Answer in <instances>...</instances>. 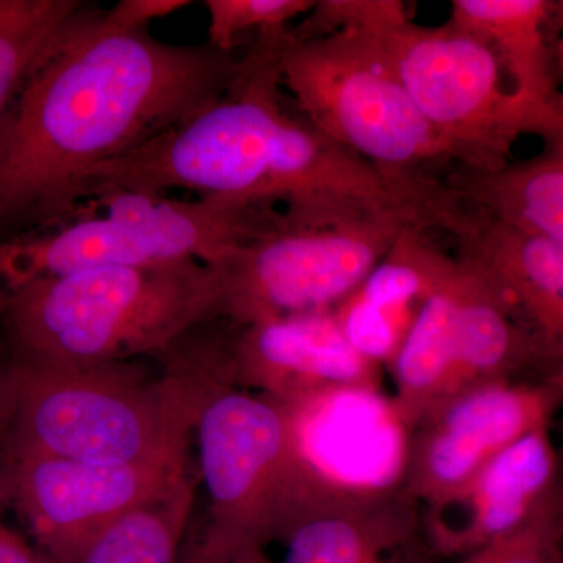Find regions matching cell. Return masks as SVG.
Returning <instances> with one entry per match:
<instances>
[{
    "label": "cell",
    "instance_id": "6da1fadb",
    "mask_svg": "<svg viewBox=\"0 0 563 563\" xmlns=\"http://www.w3.org/2000/svg\"><path fill=\"white\" fill-rule=\"evenodd\" d=\"M240 57L155 38L128 0L87 5L40 55L0 124V243L60 228L84 181L201 113Z\"/></svg>",
    "mask_w": 563,
    "mask_h": 563
},
{
    "label": "cell",
    "instance_id": "7a4b0ae2",
    "mask_svg": "<svg viewBox=\"0 0 563 563\" xmlns=\"http://www.w3.org/2000/svg\"><path fill=\"white\" fill-rule=\"evenodd\" d=\"M276 38L252 41L225 95L179 128L103 163L84 181L85 199L111 190H190L258 207L284 206L310 224L406 214L437 231L442 181L387 176L285 109L274 63Z\"/></svg>",
    "mask_w": 563,
    "mask_h": 563
},
{
    "label": "cell",
    "instance_id": "3957f363",
    "mask_svg": "<svg viewBox=\"0 0 563 563\" xmlns=\"http://www.w3.org/2000/svg\"><path fill=\"white\" fill-rule=\"evenodd\" d=\"M214 318H222L220 276L199 261L87 269L0 299V335L27 369L155 361Z\"/></svg>",
    "mask_w": 563,
    "mask_h": 563
},
{
    "label": "cell",
    "instance_id": "277c9868",
    "mask_svg": "<svg viewBox=\"0 0 563 563\" xmlns=\"http://www.w3.org/2000/svg\"><path fill=\"white\" fill-rule=\"evenodd\" d=\"M158 372L143 361L88 368H20L16 415L0 451L96 465L188 454L206 387L198 362L168 352Z\"/></svg>",
    "mask_w": 563,
    "mask_h": 563
},
{
    "label": "cell",
    "instance_id": "5b68a950",
    "mask_svg": "<svg viewBox=\"0 0 563 563\" xmlns=\"http://www.w3.org/2000/svg\"><path fill=\"white\" fill-rule=\"evenodd\" d=\"M313 13L346 21L383 44L417 109L450 151L459 169L492 173L510 163L521 136L563 152V118L512 91L487 41L448 20L422 27L399 0H325Z\"/></svg>",
    "mask_w": 563,
    "mask_h": 563
},
{
    "label": "cell",
    "instance_id": "8992f818",
    "mask_svg": "<svg viewBox=\"0 0 563 563\" xmlns=\"http://www.w3.org/2000/svg\"><path fill=\"white\" fill-rule=\"evenodd\" d=\"M309 14L274 44L282 90L303 120L387 176L439 180L432 168L453 157L407 95L383 44L351 22Z\"/></svg>",
    "mask_w": 563,
    "mask_h": 563
},
{
    "label": "cell",
    "instance_id": "52a82bcc",
    "mask_svg": "<svg viewBox=\"0 0 563 563\" xmlns=\"http://www.w3.org/2000/svg\"><path fill=\"white\" fill-rule=\"evenodd\" d=\"M99 217H81L43 235L0 243V292L87 269L199 261L214 265L272 228L280 210L233 199L111 190L91 199Z\"/></svg>",
    "mask_w": 563,
    "mask_h": 563
},
{
    "label": "cell",
    "instance_id": "ba28073f",
    "mask_svg": "<svg viewBox=\"0 0 563 563\" xmlns=\"http://www.w3.org/2000/svg\"><path fill=\"white\" fill-rule=\"evenodd\" d=\"M207 529L265 547L299 515L329 501L303 462L291 407L229 383L211 368L196 410Z\"/></svg>",
    "mask_w": 563,
    "mask_h": 563
},
{
    "label": "cell",
    "instance_id": "9c48e42d",
    "mask_svg": "<svg viewBox=\"0 0 563 563\" xmlns=\"http://www.w3.org/2000/svg\"><path fill=\"white\" fill-rule=\"evenodd\" d=\"M429 225L406 214L309 224L279 220L213 266L222 318L233 324L332 312L357 290L404 233Z\"/></svg>",
    "mask_w": 563,
    "mask_h": 563
},
{
    "label": "cell",
    "instance_id": "30bf717a",
    "mask_svg": "<svg viewBox=\"0 0 563 563\" xmlns=\"http://www.w3.org/2000/svg\"><path fill=\"white\" fill-rule=\"evenodd\" d=\"M188 476V454L96 465L0 451V503L18 510L55 562L77 563L111 521Z\"/></svg>",
    "mask_w": 563,
    "mask_h": 563
},
{
    "label": "cell",
    "instance_id": "8fae6325",
    "mask_svg": "<svg viewBox=\"0 0 563 563\" xmlns=\"http://www.w3.org/2000/svg\"><path fill=\"white\" fill-rule=\"evenodd\" d=\"M288 406L303 462L329 501L374 504L401 496L413 443L395 399L379 387L350 385Z\"/></svg>",
    "mask_w": 563,
    "mask_h": 563
},
{
    "label": "cell",
    "instance_id": "7c38bea8",
    "mask_svg": "<svg viewBox=\"0 0 563 563\" xmlns=\"http://www.w3.org/2000/svg\"><path fill=\"white\" fill-rule=\"evenodd\" d=\"M562 402L561 388L543 380H490L457 393L426 420L428 431L412 444V493L433 503L459 490L504 448L548 428Z\"/></svg>",
    "mask_w": 563,
    "mask_h": 563
},
{
    "label": "cell",
    "instance_id": "4fadbf2b",
    "mask_svg": "<svg viewBox=\"0 0 563 563\" xmlns=\"http://www.w3.org/2000/svg\"><path fill=\"white\" fill-rule=\"evenodd\" d=\"M463 210L451 235L459 261L495 292L512 318L528 346L532 373L563 391V244L470 207Z\"/></svg>",
    "mask_w": 563,
    "mask_h": 563
},
{
    "label": "cell",
    "instance_id": "5bb4252c",
    "mask_svg": "<svg viewBox=\"0 0 563 563\" xmlns=\"http://www.w3.org/2000/svg\"><path fill=\"white\" fill-rule=\"evenodd\" d=\"M222 365L232 384L287 404L331 388L377 387L379 369L351 346L333 310L247 325L225 320Z\"/></svg>",
    "mask_w": 563,
    "mask_h": 563
},
{
    "label": "cell",
    "instance_id": "9a60e30c",
    "mask_svg": "<svg viewBox=\"0 0 563 563\" xmlns=\"http://www.w3.org/2000/svg\"><path fill=\"white\" fill-rule=\"evenodd\" d=\"M561 457L548 428L526 433L472 479L429 503L426 540L435 555H466L523 528L558 493Z\"/></svg>",
    "mask_w": 563,
    "mask_h": 563
},
{
    "label": "cell",
    "instance_id": "2e32d148",
    "mask_svg": "<svg viewBox=\"0 0 563 563\" xmlns=\"http://www.w3.org/2000/svg\"><path fill=\"white\" fill-rule=\"evenodd\" d=\"M284 563H432L417 515L398 498L374 504L324 501L282 533Z\"/></svg>",
    "mask_w": 563,
    "mask_h": 563
},
{
    "label": "cell",
    "instance_id": "e0dca14e",
    "mask_svg": "<svg viewBox=\"0 0 563 563\" xmlns=\"http://www.w3.org/2000/svg\"><path fill=\"white\" fill-rule=\"evenodd\" d=\"M553 0H453L450 21L490 44L514 92L563 118L550 24Z\"/></svg>",
    "mask_w": 563,
    "mask_h": 563
},
{
    "label": "cell",
    "instance_id": "ac0fdd59",
    "mask_svg": "<svg viewBox=\"0 0 563 563\" xmlns=\"http://www.w3.org/2000/svg\"><path fill=\"white\" fill-rule=\"evenodd\" d=\"M444 181L463 206L563 244V152L544 150L492 173L455 168Z\"/></svg>",
    "mask_w": 563,
    "mask_h": 563
},
{
    "label": "cell",
    "instance_id": "d6986e66",
    "mask_svg": "<svg viewBox=\"0 0 563 563\" xmlns=\"http://www.w3.org/2000/svg\"><path fill=\"white\" fill-rule=\"evenodd\" d=\"M461 276L455 257L453 272L421 303L390 363L398 388L395 402L410 426L450 401Z\"/></svg>",
    "mask_w": 563,
    "mask_h": 563
},
{
    "label": "cell",
    "instance_id": "ffe728a7",
    "mask_svg": "<svg viewBox=\"0 0 563 563\" xmlns=\"http://www.w3.org/2000/svg\"><path fill=\"white\" fill-rule=\"evenodd\" d=\"M459 261V258H457ZM451 398L490 380L532 373L525 339L495 292L461 261ZM450 398V399H451Z\"/></svg>",
    "mask_w": 563,
    "mask_h": 563
},
{
    "label": "cell",
    "instance_id": "44dd1931",
    "mask_svg": "<svg viewBox=\"0 0 563 563\" xmlns=\"http://www.w3.org/2000/svg\"><path fill=\"white\" fill-rule=\"evenodd\" d=\"M192 501L195 484L188 476L111 521L77 563H179Z\"/></svg>",
    "mask_w": 563,
    "mask_h": 563
},
{
    "label": "cell",
    "instance_id": "7402d4cb",
    "mask_svg": "<svg viewBox=\"0 0 563 563\" xmlns=\"http://www.w3.org/2000/svg\"><path fill=\"white\" fill-rule=\"evenodd\" d=\"M87 5L80 0H0V124L33 63Z\"/></svg>",
    "mask_w": 563,
    "mask_h": 563
},
{
    "label": "cell",
    "instance_id": "603a6c76",
    "mask_svg": "<svg viewBox=\"0 0 563 563\" xmlns=\"http://www.w3.org/2000/svg\"><path fill=\"white\" fill-rule=\"evenodd\" d=\"M314 5L313 0H207L209 44L235 54V47L250 36L254 41L290 31L291 22Z\"/></svg>",
    "mask_w": 563,
    "mask_h": 563
},
{
    "label": "cell",
    "instance_id": "cb8c5ba5",
    "mask_svg": "<svg viewBox=\"0 0 563 563\" xmlns=\"http://www.w3.org/2000/svg\"><path fill=\"white\" fill-rule=\"evenodd\" d=\"M459 563H563V512L558 493L523 528L463 555Z\"/></svg>",
    "mask_w": 563,
    "mask_h": 563
},
{
    "label": "cell",
    "instance_id": "d4e9b609",
    "mask_svg": "<svg viewBox=\"0 0 563 563\" xmlns=\"http://www.w3.org/2000/svg\"><path fill=\"white\" fill-rule=\"evenodd\" d=\"M333 314L355 352L377 366L390 365L412 324L363 302L354 292L333 310Z\"/></svg>",
    "mask_w": 563,
    "mask_h": 563
},
{
    "label": "cell",
    "instance_id": "484cf974",
    "mask_svg": "<svg viewBox=\"0 0 563 563\" xmlns=\"http://www.w3.org/2000/svg\"><path fill=\"white\" fill-rule=\"evenodd\" d=\"M263 548L207 529L202 539L180 555L179 563H274Z\"/></svg>",
    "mask_w": 563,
    "mask_h": 563
},
{
    "label": "cell",
    "instance_id": "4316f807",
    "mask_svg": "<svg viewBox=\"0 0 563 563\" xmlns=\"http://www.w3.org/2000/svg\"><path fill=\"white\" fill-rule=\"evenodd\" d=\"M18 395H20V373L2 340L0 342V448L5 443L13 424Z\"/></svg>",
    "mask_w": 563,
    "mask_h": 563
},
{
    "label": "cell",
    "instance_id": "83f0119b",
    "mask_svg": "<svg viewBox=\"0 0 563 563\" xmlns=\"http://www.w3.org/2000/svg\"><path fill=\"white\" fill-rule=\"evenodd\" d=\"M3 504L0 503V512ZM0 563H57L41 548H33L0 518Z\"/></svg>",
    "mask_w": 563,
    "mask_h": 563
},
{
    "label": "cell",
    "instance_id": "f1b7e54d",
    "mask_svg": "<svg viewBox=\"0 0 563 563\" xmlns=\"http://www.w3.org/2000/svg\"><path fill=\"white\" fill-rule=\"evenodd\" d=\"M548 33H550L555 79L563 92V0L553 2V7H551Z\"/></svg>",
    "mask_w": 563,
    "mask_h": 563
},
{
    "label": "cell",
    "instance_id": "f546056e",
    "mask_svg": "<svg viewBox=\"0 0 563 563\" xmlns=\"http://www.w3.org/2000/svg\"><path fill=\"white\" fill-rule=\"evenodd\" d=\"M558 498L563 512V455L561 457V472H559Z\"/></svg>",
    "mask_w": 563,
    "mask_h": 563
},
{
    "label": "cell",
    "instance_id": "4dcf8cb0",
    "mask_svg": "<svg viewBox=\"0 0 563 563\" xmlns=\"http://www.w3.org/2000/svg\"><path fill=\"white\" fill-rule=\"evenodd\" d=\"M2 296H3L2 292H0V299H2Z\"/></svg>",
    "mask_w": 563,
    "mask_h": 563
}]
</instances>
